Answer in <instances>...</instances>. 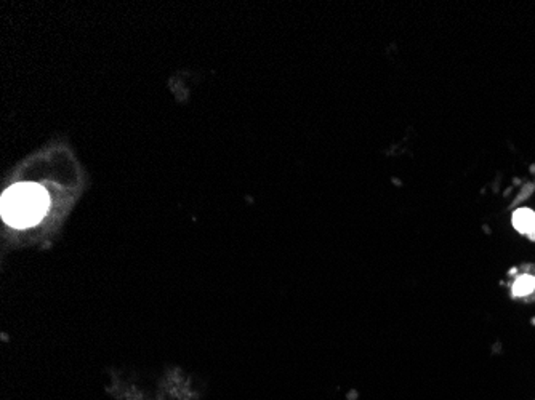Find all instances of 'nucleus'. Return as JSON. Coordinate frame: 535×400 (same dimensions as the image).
I'll return each instance as SVG.
<instances>
[{
  "mask_svg": "<svg viewBox=\"0 0 535 400\" xmlns=\"http://www.w3.org/2000/svg\"><path fill=\"white\" fill-rule=\"evenodd\" d=\"M49 194L35 183H18L5 190L0 212L11 228L25 229L37 224L49 210Z\"/></svg>",
  "mask_w": 535,
  "mask_h": 400,
  "instance_id": "1",
  "label": "nucleus"
},
{
  "mask_svg": "<svg viewBox=\"0 0 535 400\" xmlns=\"http://www.w3.org/2000/svg\"><path fill=\"white\" fill-rule=\"evenodd\" d=\"M511 295L515 298H534L535 296V274L534 272H522L511 284Z\"/></svg>",
  "mask_w": 535,
  "mask_h": 400,
  "instance_id": "2",
  "label": "nucleus"
},
{
  "mask_svg": "<svg viewBox=\"0 0 535 400\" xmlns=\"http://www.w3.org/2000/svg\"><path fill=\"white\" fill-rule=\"evenodd\" d=\"M515 229L535 241V213L531 208H519L513 214Z\"/></svg>",
  "mask_w": 535,
  "mask_h": 400,
  "instance_id": "3",
  "label": "nucleus"
}]
</instances>
